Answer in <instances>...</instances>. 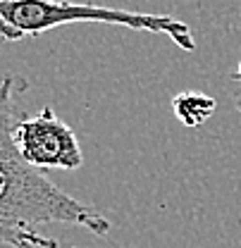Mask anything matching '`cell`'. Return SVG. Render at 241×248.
Instances as JSON below:
<instances>
[{
    "mask_svg": "<svg viewBox=\"0 0 241 248\" xmlns=\"http://www.w3.org/2000/svg\"><path fill=\"white\" fill-rule=\"evenodd\" d=\"M172 110L184 126H201L217 110V100L201 91H181L172 98Z\"/></svg>",
    "mask_w": 241,
    "mask_h": 248,
    "instance_id": "obj_4",
    "label": "cell"
},
{
    "mask_svg": "<svg viewBox=\"0 0 241 248\" xmlns=\"http://www.w3.org/2000/svg\"><path fill=\"white\" fill-rule=\"evenodd\" d=\"M27 89L29 81L19 74L0 79V244L12 248L50 246L55 239L41 234L38 227L55 222L108 236L112 222L96 205L69 196L22 160L12 134L22 120L17 117V100Z\"/></svg>",
    "mask_w": 241,
    "mask_h": 248,
    "instance_id": "obj_1",
    "label": "cell"
},
{
    "mask_svg": "<svg viewBox=\"0 0 241 248\" xmlns=\"http://www.w3.org/2000/svg\"><path fill=\"white\" fill-rule=\"evenodd\" d=\"M38 248H62V246L55 241V244H50V246H38ZM69 248H77V246H69Z\"/></svg>",
    "mask_w": 241,
    "mask_h": 248,
    "instance_id": "obj_6",
    "label": "cell"
},
{
    "mask_svg": "<svg viewBox=\"0 0 241 248\" xmlns=\"http://www.w3.org/2000/svg\"><path fill=\"white\" fill-rule=\"evenodd\" d=\"M67 24H112L134 31L162 33L181 50H193L196 38L186 22L172 15L131 12L120 7L48 2V0H0V41H22Z\"/></svg>",
    "mask_w": 241,
    "mask_h": 248,
    "instance_id": "obj_2",
    "label": "cell"
},
{
    "mask_svg": "<svg viewBox=\"0 0 241 248\" xmlns=\"http://www.w3.org/2000/svg\"><path fill=\"white\" fill-rule=\"evenodd\" d=\"M234 79L239 81V91H237V108H239V112H241V62H239V67H237V72H234Z\"/></svg>",
    "mask_w": 241,
    "mask_h": 248,
    "instance_id": "obj_5",
    "label": "cell"
},
{
    "mask_svg": "<svg viewBox=\"0 0 241 248\" xmlns=\"http://www.w3.org/2000/svg\"><path fill=\"white\" fill-rule=\"evenodd\" d=\"M12 141L22 160L33 170H64L77 172L84 165V153L79 146V139L74 129L62 122L50 105H46L41 112L22 117Z\"/></svg>",
    "mask_w": 241,
    "mask_h": 248,
    "instance_id": "obj_3",
    "label": "cell"
}]
</instances>
